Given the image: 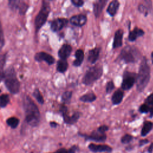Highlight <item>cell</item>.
Returning <instances> with one entry per match:
<instances>
[{
	"label": "cell",
	"instance_id": "obj_1",
	"mask_svg": "<svg viewBox=\"0 0 153 153\" xmlns=\"http://www.w3.org/2000/svg\"><path fill=\"white\" fill-rule=\"evenodd\" d=\"M23 105L27 123L32 127L37 126L41 119L40 112L37 106L28 96L23 97Z\"/></svg>",
	"mask_w": 153,
	"mask_h": 153
},
{
	"label": "cell",
	"instance_id": "obj_2",
	"mask_svg": "<svg viewBox=\"0 0 153 153\" xmlns=\"http://www.w3.org/2000/svg\"><path fill=\"white\" fill-rule=\"evenodd\" d=\"M150 79V68L148 64L147 59L143 57L139 69V72L136 77L137 90L142 92L146 87Z\"/></svg>",
	"mask_w": 153,
	"mask_h": 153
},
{
	"label": "cell",
	"instance_id": "obj_3",
	"mask_svg": "<svg viewBox=\"0 0 153 153\" xmlns=\"http://www.w3.org/2000/svg\"><path fill=\"white\" fill-rule=\"evenodd\" d=\"M3 80L7 88L10 93L17 94L19 91L20 82L13 67H9L4 71Z\"/></svg>",
	"mask_w": 153,
	"mask_h": 153
},
{
	"label": "cell",
	"instance_id": "obj_4",
	"mask_svg": "<svg viewBox=\"0 0 153 153\" xmlns=\"http://www.w3.org/2000/svg\"><path fill=\"white\" fill-rule=\"evenodd\" d=\"M50 12V5L48 1H43L41 8L36 15L35 20V27L36 32L45 24Z\"/></svg>",
	"mask_w": 153,
	"mask_h": 153
},
{
	"label": "cell",
	"instance_id": "obj_5",
	"mask_svg": "<svg viewBox=\"0 0 153 153\" xmlns=\"http://www.w3.org/2000/svg\"><path fill=\"white\" fill-rule=\"evenodd\" d=\"M103 74L102 67L100 65H95L90 68L82 78V83L85 85H90L99 79Z\"/></svg>",
	"mask_w": 153,
	"mask_h": 153
},
{
	"label": "cell",
	"instance_id": "obj_6",
	"mask_svg": "<svg viewBox=\"0 0 153 153\" xmlns=\"http://www.w3.org/2000/svg\"><path fill=\"white\" fill-rule=\"evenodd\" d=\"M119 57L126 63H134L139 59L140 53L136 48L127 46L121 51Z\"/></svg>",
	"mask_w": 153,
	"mask_h": 153
},
{
	"label": "cell",
	"instance_id": "obj_7",
	"mask_svg": "<svg viewBox=\"0 0 153 153\" xmlns=\"http://www.w3.org/2000/svg\"><path fill=\"white\" fill-rule=\"evenodd\" d=\"M136 77L137 75L135 73L125 71L123 74L121 88L124 90H127L131 88L136 81Z\"/></svg>",
	"mask_w": 153,
	"mask_h": 153
},
{
	"label": "cell",
	"instance_id": "obj_8",
	"mask_svg": "<svg viewBox=\"0 0 153 153\" xmlns=\"http://www.w3.org/2000/svg\"><path fill=\"white\" fill-rule=\"evenodd\" d=\"M60 111L62 114L64 121L66 124H73L75 123L79 118V113L78 112H75L72 115H69L68 113V108L66 106L62 105L60 108Z\"/></svg>",
	"mask_w": 153,
	"mask_h": 153
},
{
	"label": "cell",
	"instance_id": "obj_9",
	"mask_svg": "<svg viewBox=\"0 0 153 153\" xmlns=\"http://www.w3.org/2000/svg\"><path fill=\"white\" fill-rule=\"evenodd\" d=\"M8 5L13 10H19V13L22 15L25 14L28 8V5L26 3L16 0L9 1Z\"/></svg>",
	"mask_w": 153,
	"mask_h": 153
},
{
	"label": "cell",
	"instance_id": "obj_10",
	"mask_svg": "<svg viewBox=\"0 0 153 153\" xmlns=\"http://www.w3.org/2000/svg\"><path fill=\"white\" fill-rule=\"evenodd\" d=\"M34 59L38 62L45 61L49 65H53L55 62L54 58L51 55L42 51L36 53L34 56Z\"/></svg>",
	"mask_w": 153,
	"mask_h": 153
},
{
	"label": "cell",
	"instance_id": "obj_11",
	"mask_svg": "<svg viewBox=\"0 0 153 153\" xmlns=\"http://www.w3.org/2000/svg\"><path fill=\"white\" fill-rule=\"evenodd\" d=\"M68 23V20L66 19L57 18L51 22L50 27L53 31L57 32L60 30L63 27H65Z\"/></svg>",
	"mask_w": 153,
	"mask_h": 153
},
{
	"label": "cell",
	"instance_id": "obj_12",
	"mask_svg": "<svg viewBox=\"0 0 153 153\" xmlns=\"http://www.w3.org/2000/svg\"><path fill=\"white\" fill-rule=\"evenodd\" d=\"M87 21V16L84 14H77L71 17L69 22L70 23L76 26H82Z\"/></svg>",
	"mask_w": 153,
	"mask_h": 153
},
{
	"label": "cell",
	"instance_id": "obj_13",
	"mask_svg": "<svg viewBox=\"0 0 153 153\" xmlns=\"http://www.w3.org/2000/svg\"><path fill=\"white\" fill-rule=\"evenodd\" d=\"M85 137L87 139L94 140L96 142H104L106 139V135L105 133H103L98 131L97 130L96 131H93L90 135L89 136H85L83 135V136Z\"/></svg>",
	"mask_w": 153,
	"mask_h": 153
},
{
	"label": "cell",
	"instance_id": "obj_14",
	"mask_svg": "<svg viewBox=\"0 0 153 153\" xmlns=\"http://www.w3.org/2000/svg\"><path fill=\"white\" fill-rule=\"evenodd\" d=\"M88 148L94 152H111L112 148L106 145H96L94 143H90L88 145Z\"/></svg>",
	"mask_w": 153,
	"mask_h": 153
},
{
	"label": "cell",
	"instance_id": "obj_15",
	"mask_svg": "<svg viewBox=\"0 0 153 153\" xmlns=\"http://www.w3.org/2000/svg\"><path fill=\"white\" fill-rule=\"evenodd\" d=\"M72 47L68 44H63L58 51V56L62 60H66L72 52Z\"/></svg>",
	"mask_w": 153,
	"mask_h": 153
},
{
	"label": "cell",
	"instance_id": "obj_16",
	"mask_svg": "<svg viewBox=\"0 0 153 153\" xmlns=\"http://www.w3.org/2000/svg\"><path fill=\"white\" fill-rule=\"evenodd\" d=\"M107 3L106 0H98L93 4V12L96 17H99Z\"/></svg>",
	"mask_w": 153,
	"mask_h": 153
},
{
	"label": "cell",
	"instance_id": "obj_17",
	"mask_svg": "<svg viewBox=\"0 0 153 153\" xmlns=\"http://www.w3.org/2000/svg\"><path fill=\"white\" fill-rule=\"evenodd\" d=\"M124 32L122 29L117 30L114 35V41H113V48H117L121 47L123 44V37Z\"/></svg>",
	"mask_w": 153,
	"mask_h": 153
},
{
	"label": "cell",
	"instance_id": "obj_18",
	"mask_svg": "<svg viewBox=\"0 0 153 153\" xmlns=\"http://www.w3.org/2000/svg\"><path fill=\"white\" fill-rule=\"evenodd\" d=\"M100 51V48L98 47H96L89 50L87 58L88 61L91 63H94L99 59Z\"/></svg>",
	"mask_w": 153,
	"mask_h": 153
},
{
	"label": "cell",
	"instance_id": "obj_19",
	"mask_svg": "<svg viewBox=\"0 0 153 153\" xmlns=\"http://www.w3.org/2000/svg\"><path fill=\"white\" fill-rule=\"evenodd\" d=\"M144 35V31L137 27L134 28V29L130 32L128 35V40L130 41H135L138 37L143 36Z\"/></svg>",
	"mask_w": 153,
	"mask_h": 153
},
{
	"label": "cell",
	"instance_id": "obj_20",
	"mask_svg": "<svg viewBox=\"0 0 153 153\" xmlns=\"http://www.w3.org/2000/svg\"><path fill=\"white\" fill-rule=\"evenodd\" d=\"M120 6V2L117 0L111 1L107 8V12L111 16H114L117 13Z\"/></svg>",
	"mask_w": 153,
	"mask_h": 153
},
{
	"label": "cell",
	"instance_id": "obj_21",
	"mask_svg": "<svg viewBox=\"0 0 153 153\" xmlns=\"http://www.w3.org/2000/svg\"><path fill=\"white\" fill-rule=\"evenodd\" d=\"M124 97V93L121 90L118 89L116 90L114 94H112L111 100L114 105H118L120 104L123 99Z\"/></svg>",
	"mask_w": 153,
	"mask_h": 153
},
{
	"label": "cell",
	"instance_id": "obj_22",
	"mask_svg": "<svg viewBox=\"0 0 153 153\" xmlns=\"http://www.w3.org/2000/svg\"><path fill=\"white\" fill-rule=\"evenodd\" d=\"M75 60L74 61L73 65L77 67L81 65V63H82V61L84 60V54L83 50L81 49H78L75 51Z\"/></svg>",
	"mask_w": 153,
	"mask_h": 153
},
{
	"label": "cell",
	"instance_id": "obj_23",
	"mask_svg": "<svg viewBox=\"0 0 153 153\" xmlns=\"http://www.w3.org/2000/svg\"><path fill=\"white\" fill-rule=\"evenodd\" d=\"M152 127H153V123L152 122L149 121H145L141 130V135L142 136H145L146 135H147L149 133V131L151 130Z\"/></svg>",
	"mask_w": 153,
	"mask_h": 153
},
{
	"label": "cell",
	"instance_id": "obj_24",
	"mask_svg": "<svg viewBox=\"0 0 153 153\" xmlns=\"http://www.w3.org/2000/svg\"><path fill=\"white\" fill-rule=\"evenodd\" d=\"M6 54H0V82L4 79V66L6 62Z\"/></svg>",
	"mask_w": 153,
	"mask_h": 153
},
{
	"label": "cell",
	"instance_id": "obj_25",
	"mask_svg": "<svg viewBox=\"0 0 153 153\" xmlns=\"http://www.w3.org/2000/svg\"><path fill=\"white\" fill-rule=\"evenodd\" d=\"M96 99L95 94L93 92L87 93L79 97V100L84 102H92Z\"/></svg>",
	"mask_w": 153,
	"mask_h": 153
},
{
	"label": "cell",
	"instance_id": "obj_26",
	"mask_svg": "<svg viewBox=\"0 0 153 153\" xmlns=\"http://www.w3.org/2000/svg\"><path fill=\"white\" fill-rule=\"evenodd\" d=\"M68 68V63L66 60L60 59L57 63V71L60 73H64Z\"/></svg>",
	"mask_w": 153,
	"mask_h": 153
},
{
	"label": "cell",
	"instance_id": "obj_27",
	"mask_svg": "<svg viewBox=\"0 0 153 153\" xmlns=\"http://www.w3.org/2000/svg\"><path fill=\"white\" fill-rule=\"evenodd\" d=\"M7 123L12 128H15L19 123V120L16 117H10L7 120Z\"/></svg>",
	"mask_w": 153,
	"mask_h": 153
},
{
	"label": "cell",
	"instance_id": "obj_28",
	"mask_svg": "<svg viewBox=\"0 0 153 153\" xmlns=\"http://www.w3.org/2000/svg\"><path fill=\"white\" fill-rule=\"evenodd\" d=\"M10 102V97L8 94H2L0 96V107H5Z\"/></svg>",
	"mask_w": 153,
	"mask_h": 153
},
{
	"label": "cell",
	"instance_id": "obj_29",
	"mask_svg": "<svg viewBox=\"0 0 153 153\" xmlns=\"http://www.w3.org/2000/svg\"><path fill=\"white\" fill-rule=\"evenodd\" d=\"M33 96L40 104L44 103V98L38 88H36L33 92Z\"/></svg>",
	"mask_w": 153,
	"mask_h": 153
},
{
	"label": "cell",
	"instance_id": "obj_30",
	"mask_svg": "<svg viewBox=\"0 0 153 153\" xmlns=\"http://www.w3.org/2000/svg\"><path fill=\"white\" fill-rule=\"evenodd\" d=\"M72 92L70 91H66L64 92L62 96V100L65 103H68L69 102L71 97H72Z\"/></svg>",
	"mask_w": 153,
	"mask_h": 153
},
{
	"label": "cell",
	"instance_id": "obj_31",
	"mask_svg": "<svg viewBox=\"0 0 153 153\" xmlns=\"http://www.w3.org/2000/svg\"><path fill=\"white\" fill-rule=\"evenodd\" d=\"M5 43V40H4V32L2 29V25L0 22V51L2 50Z\"/></svg>",
	"mask_w": 153,
	"mask_h": 153
},
{
	"label": "cell",
	"instance_id": "obj_32",
	"mask_svg": "<svg viewBox=\"0 0 153 153\" xmlns=\"http://www.w3.org/2000/svg\"><path fill=\"white\" fill-rule=\"evenodd\" d=\"M132 139H133L132 136L128 134H126L121 137V141L123 143H128L132 140Z\"/></svg>",
	"mask_w": 153,
	"mask_h": 153
},
{
	"label": "cell",
	"instance_id": "obj_33",
	"mask_svg": "<svg viewBox=\"0 0 153 153\" xmlns=\"http://www.w3.org/2000/svg\"><path fill=\"white\" fill-rule=\"evenodd\" d=\"M151 111V107L148 105L144 103L139 107V111L141 113H147Z\"/></svg>",
	"mask_w": 153,
	"mask_h": 153
},
{
	"label": "cell",
	"instance_id": "obj_34",
	"mask_svg": "<svg viewBox=\"0 0 153 153\" xmlns=\"http://www.w3.org/2000/svg\"><path fill=\"white\" fill-rule=\"evenodd\" d=\"M114 88V84L113 82L112 81H109L107 84H106V91L107 93H111L113 89Z\"/></svg>",
	"mask_w": 153,
	"mask_h": 153
},
{
	"label": "cell",
	"instance_id": "obj_35",
	"mask_svg": "<svg viewBox=\"0 0 153 153\" xmlns=\"http://www.w3.org/2000/svg\"><path fill=\"white\" fill-rule=\"evenodd\" d=\"M145 104L148 105L150 107L153 106V93L149 94L145 99Z\"/></svg>",
	"mask_w": 153,
	"mask_h": 153
},
{
	"label": "cell",
	"instance_id": "obj_36",
	"mask_svg": "<svg viewBox=\"0 0 153 153\" xmlns=\"http://www.w3.org/2000/svg\"><path fill=\"white\" fill-rule=\"evenodd\" d=\"M138 10L139 11L142 13H144L145 16L147 15L148 14V10H147V8L145 5H144L143 4H140L139 5V7H138Z\"/></svg>",
	"mask_w": 153,
	"mask_h": 153
},
{
	"label": "cell",
	"instance_id": "obj_37",
	"mask_svg": "<svg viewBox=\"0 0 153 153\" xmlns=\"http://www.w3.org/2000/svg\"><path fill=\"white\" fill-rule=\"evenodd\" d=\"M71 2L74 5L77 7H82L84 4V1L82 0H72Z\"/></svg>",
	"mask_w": 153,
	"mask_h": 153
},
{
	"label": "cell",
	"instance_id": "obj_38",
	"mask_svg": "<svg viewBox=\"0 0 153 153\" xmlns=\"http://www.w3.org/2000/svg\"><path fill=\"white\" fill-rule=\"evenodd\" d=\"M108 130V127L106 125H103V126H100L98 128H97V130L99 131L101 133H105L106 131H107Z\"/></svg>",
	"mask_w": 153,
	"mask_h": 153
},
{
	"label": "cell",
	"instance_id": "obj_39",
	"mask_svg": "<svg viewBox=\"0 0 153 153\" xmlns=\"http://www.w3.org/2000/svg\"><path fill=\"white\" fill-rule=\"evenodd\" d=\"M78 149H79V148L77 146L74 145L69 149V150L68 151V153H75Z\"/></svg>",
	"mask_w": 153,
	"mask_h": 153
},
{
	"label": "cell",
	"instance_id": "obj_40",
	"mask_svg": "<svg viewBox=\"0 0 153 153\" xmlns=\"http://www.w3.org/2000/svg\"><path fill=\"white\" fill-rule=\"evenodd\" d=\"M55 153H68V152L65 148H60V149H59Z\"/></svg>",
	"mask_w": 153,
	"mask_h": 153
},
{
	"label": "cell",
	"instance_id": "obj_41",
	"mask_svg": "<svg viewBox=\"0 0 153 153\" xmlns=\"http://www.w3.org/2000/svg\"><path fill=\"white\" fill-rule=\"evenodd\" d=\"M148 142V140L147 139L141 140H140V142H139V143H140V146H142L143 145L146 144V143H147Z\"/></svg>",
	"mask_w": 153,
	"mask_h": 153
},
{
	"label": "cell",
	"instance_id": "obj_42",
	"mask_svg": "<svg viewBox=\"0 0 153 153\" xmlns=\"http://www.w3.org/2000/svg\"><path fill=\"white\" fill-rule=\"evenodd\" d=\"M50 126H51V127H56L57 126V124L56 123L54 122V121L50 122Z\"/></svg>",
	"mask_w": 153,
	"mask_h": 153
},
{
	"label": "cell",
	"instance_id": "obj_43",
	"mask_svg": "<svg viewBox=\"0 0 153 153\" xmlns=\"http://www.w3.org/2000/svg\"><path fill=\"white\" fill-rule=\"evenodd\" d=\"M152 150H153V143H152L151 145H150V146L149 147V148H148V151H149V153H151L152 151Z\"/></svg>",
	"mask_w": 153,
	"mask_h": 153
},
{
	"label": "cell",
	"instance_id": "obj_44",
	"mask_svg": "<svg viewBox=\"0 0 153 153\" xmlns=\"http://www.w3.org/2000/svg\"><path fill=\"white\" fill-rule=\"evenodd\" d=\"M151 60H152V64H153V52L151 53Z\"/></svg>",
	"mask_w": 153,
	"mask_h": 153
},
{
	"label": "cell",
	"instance_id": "obj_45",
	"mask_svg": "<svg viewBox=\"0 0 153 153\" xmlns=\"http://www.w3.org/2000/svg\"><path fill=\"white\" fill-rule=\"evenodd\" d=\"M0 93H1V90H0Z\"/></svg>",
	"mask_w": 153,
	"mask_h": 153
}]
</instances>
